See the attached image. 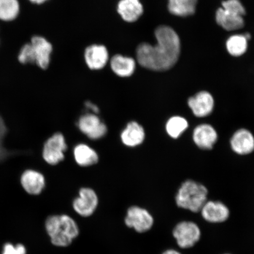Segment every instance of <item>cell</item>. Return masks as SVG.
<instances>
[{
  "mask_svg": "<svg viewBox=\"0 0 254 254\" xmlns=\"http://www.w3.org/2000/svg\"><path fill=\"white\" fill-rule=\"evenodd\" d=\"M85 60L90 69H100L106 66L109 60V53L104 46L92 45L85 50Z\"/></svg>",
  "mask_w": 254,
  "mask_h": 254,
  "instance_id": "e0dca14e",
  "label": "cell"
},
{
  "mask_svg": "<svg viewBox=\"0 0 254 254\" xmlns=\"http://www.w3.org/2000/svg\"><path fill=\"white\" fill-rule=\"evenodd\" d=\"M189 123L187 120L180 116L171 117L166 124L168 134L173 138H178L188 128Z\"/></svg>",
  "mask_w": 254,
  "mask_h": 254,
  "instance_id": "cb8c5ba5",
  "label": "cell"
},
{
  "mask_svg": "<svg viewBox=\"0 0 254 254\" xmlns=\"http://www.w3.org/2000/svg\"><path fill=\"white\" fill-rule=\"evenodd\" d=\"M222 7L216 13V21L225 30L234 31L244 26V16L246 9L240 0H227L222 2Z\"/></svg>",
  "mask_w": 254,
  "mask_h": 254,
  "instance_id": "277c9868",
  "label": "cell"
},
{
  "mask_svg": "<svg viewBox=\"0 0 254 254\" xmlns=\"http://www.w3.org/2000/svg\"><path fill=\"white\" fill-rule=\"evenodd\" d=\"M110 64L114 73L122 77H129L135 69L134 59L119 55L114 56L111 59Z\"/></svg>",
  "mask_w": 254,
  "mask_h": 254,
  "instance_id": "ffe728a7",
  "label": "cell"
},
{
  "mask_svg": "<svg viewBox=\"0 0 254 254\" xmlns=\"http://www.w3.org/2000/svg\"><path fill=\"white\" fill-rule=\"evenodd\" d=\"M125 222L127 227L132 228L136 233L142 234L151 229L154 220L147 209L133 205L127 209Z\"/></svg>",
  "mask_w": 254,
  "mask_h": 254,
  "instance_id": "52a82bcc",
  "label": "cell"
},
{
  "mask_svg": "<svg viewBox=\"0 0 254 254\" xmlns=\"http://www.w3.org/2000/svg\"><path fill=\"white\" fill-rule=\"evenodd\" d=\"M197 0H169L168 10L171 14L187 17L195 13Z\"/></svg>",
  "mask_w": 254,
  "mask_h": 254,
  "instance_id": "44dd1931",
  "label": "cell"
},
{
  "mask_svg": "<svg viewBox=\"0 0 254 254\" xmlns=\"http://www.w3.org/2000/svg\"><path fill=\"white\" fill-rule=\"evenodd\" d=\"M218 135L214 127L207 124L196 127L193 132V140L203 150H211L217 142Z\"/></svg>",
  "mask_w": 254,
  "mask_h": 254,
  "instance_id": "9a60e30c",
  "label": "cell"
},
{
  "mask_svg": "<svg viewBox=\"0 0 254 254\" xmlns=\"http://www.w3.org/2000/svg\"><path fill=\"white\" fill-rule=\"evenodd\" d=\"M67 144L64 135L56 132L47 139L43 148V158L48 164L56 166L65 158Z\"/></svg>",
  "mask_w": 254,
  "mask_h": 254,
  "instance_id": "5b68a950",
  "label": "cell"
},
{
  "mask_svg": "<svg viewBox=\"0 0 254 254\" xmlns=\"http://www.w3.org/2000/svg\"><path fill=\"white\" fill-rule=\"evenodd\" d=\"M200 211L203 218L211 223H222L230 217L229 209L220 201H206Z\"/></svg>",
  "mask_w": 254,
  "mask_h": 254,
  "instance_id": "4fadbf2b",
  "label": "cell"
},
{
  "mask_svg": "<svg viewBox=\"0 0 254 254\" xmlns=\"http://www.w3.org/2000/svg\"><path fill=\"white\" fill-rule=\"evenodd\" d=\"M230 143L232 149L238 154H249L254 150V136L246 129H240L235 132Z\"/></svg>",
  "mask_w": 254,
  "mask_h": 254,
  "instance_id": "2e32d148",
  "label": "cell"
},
{
  "mask_svg": "<svg viewBox=\"0 0 254 254\" xmlns=\"http://www.w3.org/2000/svg\"><path fill=\"white\" fill-rule=\"evenodd\" d=\"M157 44L152 46L142 43L136 49L138 62L143 67L151 70L166 71L172 68L179 60L181 44L179 36L172 28L158 27L155 31Z\"/></svg>",
  "mask_w": 254,
  "mask_h": 254,
  "instance_id": "6da1fadb",
  "label": "cell"
},
{
  "mask_svg": "<svg viewBox=\"0 0 254 254\" xmlns=\"http://www.w3.org/2000/svg\"><path fill=\"white\" fill-rule=\"evenodd\" d=\"M45 228L51 243L57 247L70 246L79 234L77 222L66 214L49 216L45 221Z\"/></svg>",
  "mask_w": 254,
  "mask_h": 254,
  "instance_id": "7a4b0ae2",
  "label": "cell"
},
{
  "mask_svg": "<svg viewBox=\"0 0 254 254\" xmlns=\"http://www.w3.org/2000/svg\"><path fill=\"white\" fill-rule=\"evenodd\" d=\"M85 107H86L88 109L91 110L93 113L97 114L100 112L99 108H98L96 105L90 102V101H87V102L85 103Z\"/></svg>",
  "mask_w": 254,
  "mask_h": 254,
  "instance_id": "4316f807",
  "label": "cell"
},
{
  "mask_svg": "<svg viewBox=\"0 0 254 254\" xmlns=\"http://www.w3.org/2000/svg\"><path fill=\"white\" fill-rule=\"evenodd\" d=\"M2 254H27V250L22 244H17L14 246L8 243L3 246Z\"/></svg>",
  "mask_w": 254,
  "mask_h": 254,
  "instance_id": "484cf974",
  "label": "cell"
},
{
  "mask_svg": "<svg viewBox=\"0 0 254 254\" xmlns=\"http://www.w3.org/2000/svg\"><path fill=\"white\" fill-rule=\"evenodd\" d=\"M28 1L31 2L32 4L40 5L43 4V3L48 1V0H28Z\"/></svg>",
  "mask_w": 254,
  "mask_h": 254,
  "instance_id": "f1b7e54d",
  "label": "cell"
},
{
  "mask_svg": "<svg viewBox=\"0 0 254 254\" xmlns=\"http://www.w3.org/2000/svg\"><path fill=\"white\" fill-rule=\"evenodd\" d=\"M177 245L183 249H190L200 240L201 232L198 225L192 221H182L176 225L173 231Z\"/></svg>",
  "mask_w": 254,
  "mask_h": 254,
  "instance_id": "8992f818",
  "label": "cell"
},
{
  "mask_svg": "<svg viewBox=\"0 0 254 254\" xmlns=\"http://www.w3.org/2000/svg\"><path fill=\"white\" fill-rule=\"evenodd\" d=\"M73 155L79 166L87 167L94 166L99 161V155L90 146L81 143L75 146Z\"/></svg>",
  "mask_w": 254,
  "mask_h": 254,
  "instance_id": "ac0fdd59",
  "label": "cell"
},
{
  "mask_svg": "<svg viewBox=\"0 0 254 254\" xmlns=\"http://www.w3.org/2000/svg\"><path fill=\"white\" fill-rule=\"evenodd\" d=\"M17 59L21 64H35V56L33 47L30 43L24 44L19 51Z\"/></svg>",
  "mask_w": 254,
  "mask_h": 254,
  "instance_id": "d4e9b609",
  "label": "cell"
},
{
  "mask_svg": "<svg viewBox=\"0 0 254 254\" xmlns=\"http://www.w3.org/2000/svg\"><path fill=\"white\" fill-rule=\"evenodd\" d=\"M20 184L28 194L39 195L46 187L45 177L39 171L28 169L24 171L20 177Z\"/></svg>",
  "mask_w": 254,
  "mask_h": 254,
  "instance_id": "8fae6325",
  "label": "cell"
},
{
  "mask_svg": "<svg viewBox=\"0 0 254 254\" xmlns=\"http://www.w3.org/2000/svg\"><path fill=\"white\" fill-rule=\"evenodd\" d=\"M208 190L202 184L187 180L181 186L176 197L179 207L193 212L201 210L206 202Z\"/></svg>",
  "mask_w": 254,
  "mask_h": 254,
  "instance_id": "3957f363",
  "label": "cell"
},
{
  "mask_svg": "<svg viewBox=\"0 0 254 254\" xmlns=\"http://www.w3.org/2000/svg\"><path fill=\"white\" fill-rule=\"evenodd\" d=\"M78 128L82 134L91 140H98L104 137L108 132L107 126L97 114H85L79 119Z\"/></svg>",
  "mask_w": 254,
  "mask_h": 254,
  "instance_id": "9c48e42d",
  "label": "cell"
},
{
  "mask_svg": "<svg viewBox=\"0 0 254 254\" xmlns=\"http://www.w3.org/2000/svg\"><path fill=\"white\" fill-rule=\"evenodd\" d=\"M162 254H182V253L178 252V251L174 249H168Z\"/></svg>",
  "mask_w": 254,
  "mask_h": 254,
  "instance_id": "83f0119b",
  "label": "cell"
},
{
  "mask_svg": "<svg viewBox=\"0 0 254 254\" xmlns=\"http://www.w3.org/2000/svg\"><path fill=\"white\" fill-rule=\"evenodd\" d=\"M248 40L244 35H234L227 41L228 53L234 57H239L246 52Z\"/></svg>",
  "mask_w": 254,
  "mask_h": 254,
  "instance_id": "603a6c76",
  "label": "cell"
},
{
  "mask_svg": "<svg viewBox=\"0 0 254 254\" xmlns=\"http://www.w3.org/2000/svg\"><path fill=\"white\" fill-rule=\"evenodd\" d=\"M99 204L96 192L89 187H83L79 190L78 196L72 201V208L79 216L89 217L93 215Z\"/></svg>",
  "mask_w": 254,
  "mask_h": 254,
  "instance_id": "ba28073f",
  "label": "cell"
},
{
  "mask_svg": "<svg viewBox=\"0 0 254 254\" xmlns=\"http://www.w3.org/2000/svg\"></svg>",
  "mask_w": 254,
  "mask_h": 254,
  "instance_id": "f546056e",
  "label": "cell"
},
{
  "mask_svg": "<svg viewBox=\"0 0 254 254\" xmlns=\"http://www.w3.org/2000/svg\"><path fill=\"white\" fill-rule=\"evenodd\" d=\"M118 12L124 20L131 23L141 17L143 7L139 0H121L118 5Z\"/></svg>",
  "mask_w": 254,
  "mask_h": 254,
  "instance_id": "d6986e66",
  "label": "cell"
},
{
  "mask_svg": "<svg viewBox=\"0 0 254 254\" xmlns=\"http://www.w3.org/2000/svg\"><path fill=\"white\" fill-rule=\"evenodd\" d=\"M33 47L35 64L42 69L49 67L51 55L53 52V46L45 38L40 36H34L31 38L30 42Z\"/></svg>",
  "mask_w": 254,
  "mask_h": 254,
  "instance_id": "30bf717a",
  "label": "cell"
},
{
  "mask_svg": "<svg viewBox=\"0 0 254 254\" xmlns=\"http://www.w3.org/2000/svg\"><path fill=\"white\" fill-rule=\"evenodd\" d=\"M21 5L19 0H0V21L12 22L20 14Z\"/></svg>",
  "mask_w": 254,
  "mask_h": 254,
  "instance_id": "7402d4cb",
  "label": "cell"
},
{
  "mask_svg": "<svg viewBox=\"0 0 254 254\" xmlns=\"http://www.w3.org/2000/svg\"><path fill=\"white\" fill-rule=\"evenodd\" d=\"M189 106L196 117L202 118L208 116L214 109V101L207 91H201L189 98Z\"/></svg>",
  "mask_w": 254,
  "mask_h": 254,
  "instance_id": "7c38bea8",
  "label": "cell"
},
{
  "mask_svg": "<svg viewBox=\"0 0 254 254\" xmlns=\"http://www.w3.org/2000/svg\"><path fill=\"white\" fill-rule=\"evenodd\" d=\"M121 140L126 147L134 148L142 144L145 138V132L143 127L135 121L127 124L121 133Z\"/></svg>",
  "mask_w": 254,
  "mask_h": 254,
  "instance_id": "5bb4252c",
  "label": "cell"
}]
</instances>
